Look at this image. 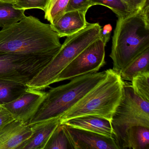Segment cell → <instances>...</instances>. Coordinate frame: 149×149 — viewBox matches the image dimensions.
I'll use <instances>...</instances> for the list:
<instances>
[{"mask_svg":"<svg viewBox=\"0 0 149 149\" xmlns=\"http://www.w3.org/2000/svg\"><path fill=\"white\" fill-rule=\"evenodd\" d=\"M60 38L50 24L26 16L0 31V53L47 54L59 50Z\"/></svg>","mask_w":149,"mask_h":149,"instance_id":"1","label":"cell"},{"mask_svg":"<svg viewBox=\"0 0 149 149\" xmlns=\"http://www.w3.org/2000/svg\"><path fill=\"white\" fill-rule=\"evenodd\" d=\"M149 1L137 12L117 21L110 57L112 69L119 73L149 48Z\"/></svg>","mask_w":149,"mask_h":149,"instance_id":"2","label":"cell"},{"mask_svg":"<svg viewBox=\"0 0 149 149\" xmlns=\"http://www.w3.org/2000/svg\"><path fill=\"white\" fill-rule=\"evenodd\" d=\"M124 81L119 72L106 70L105 77L59 117L61 123L78 117L93 116L111 122L122 99Z\"/></svg>","mask_w":149,"mask_h":149,"instance_id":"3","label":"cell"},{"mask_svg":"<svg viewBox=\"0 0 149 149\" xmlns=\"http://www.w3.org/2000/svg\"><path fill=\"white\" fill-rule=\"evenodd\" d=\"M106 70L74 77L67 84L51 88L46 95L29 125L55 118L74 105L101 81Z\"/></svg>","mask_w":149,"mask_h":149,"instance_id":"4","label":"cell"},{"mask_svg":"<svg viewBox=\"0 0 149 149\" xmlns=\"http://www.w3.org/2000/svg\"><path fill=\"white\" fill-rule=\"evenodd\" d=\"M102 27L99 23H88L77 33L67 36L51 61L27 85L30 88L42 90L55 83L63 69L83 50L100 38Z\"/></svg>","mask_w":149,"mask_h":149,"instance_id":"5","label":"cell"},{"mask_svg":"<svg viewBox=\"0 0 149 149\" xmlns=\"http://www.w3.org/2000/svg\"><path fill=\"white\" fill-rule=\"evenodd\" d=\"M111 123L119 149L122 148L130 127L142 125L149 128V102L137 95L130 84L124 82L123 97Z\"/></svg>","mask_w":149,"mask_h":149,"instance_id":"6","label":"cell"},{"mask_svg":"<svg viewBox=\"0 0 149 149\" xmlns=\"http://www.w3.org/2000/svg\"><path fill=\"white\" fill-rule=\"evenodd\" d=\"M58 51L41 55L0 53V78L27 85L51 61Z\"/></svg>","mask_w":149,"mask_h":149,"instance_id":"7","label":"cell"},{"mask_svg":"<svg viewBox=\"0 0 149 149\" xmlns=\"http://www.w3.org/2000/svg\"><path fill=\"white\" fill-rule=\"evenodd\" d=\"M105 44L97 39L83 50L61 72L55 83L89 73L97 72L104 66Z\"/></svg>","mask_w":149,"mask_h":149,"instance_id":"8","label":"cell"},{"mask_svg":"<svg viewBox=\"0 0 149 149\" xmlns=\"http://www.w3.org/2000/svg\"><path fill=\"white\" fill-rule=\"evenodd\" d=\"M61 124L73 149H119L113 138Z\"/></svg>","mask_w":149,"mask_h":149,"instance_id":"9","label":"cell"},{"mask_svg":"<svg viewBox=\"0 0 149 149\" xmlns=\"http://www.w3.org/2000/svg\"><path fill=\"white\" fill-rule=\"evenodd\" d=\"M42 90L28 89L19 97L13 102L3 105L15 120L29 125L46 95Z\"/></svg>","mask_w":149,"mask_h":149,"instance_id":"10","label":"cell"},{"mask_svg":"<svg viewBox=\"0 0 149 149\" xmlns=\"http://www.w3.org/2000/svg\"><path fill=\"white\" fill-rule=\"evenodd\" d=\"M60 124L59 118H55L29 125L32 134L18 149H44L50 136Z\"/></svg>","mask_w":149,"mask_h":149,"instance_id":"11","label":"cell"},{"mask_svg":"<svg viewBox=\"0 0 149 149\" xmlns=\"http://www.w3.org/2000/svg\"><path fill=\"white\" fill-rule=\"evenodd\" d=\"M86 12L79 10L66 12L50 24L60 38L67 37L84 29L87 26L88 22L86 21Z\"/></svg>","mask_w":149,"mask_h":149,"instance_id":"12","label":"cell"},{"mask_svg":"<svg viewBox=\"0 0 149 149\" xmlns=\"http://www.w3.org/2000/svg\"><path fill=\"white\" fill-rule=\"evenodd\" d=\"M31 134L30 125L14 120L0 130V149H18Z\"/></svg>","mask_w":149,"mask_h":149,"instance_id":"13","label":"cell"},{"mask_svg":"<svg viewBox=\"0 0 149 149\" xmlns=\"http://www.w3.org/2000/svg\"><path fill=\"white\" fill-rule=\"evenodd\" d=\"M61 124L95 132L115 139L116 135L112 128L111 122L100 117L93 116L78 117Z\"/></svg>","mask_w":149,"mask_h":149,"instance_id":"14","label":"cell"},{"mask_svg":"<svg viewBox=\"0 0 149 149\" xmlns=\"http://www.w3.org/2000/svg\"><path fill=\"white\" fill-rule=\"evenodd\" d=\"M149 149V128L142 125L130 127L121 149Z\"/></svg>","mask_w":149,"mask_h":149,"instance_id":"15","label":"cell"},{"mask_svg":"<svg viewBox=\"0 0 149 149\" xmlns=\"http://www.w3.org/2000/svg\"><path fill=\"white\" fill-rule=\"evenodd\" d=\"M29 87L13 80L0 78V105L9 103L22 95Z\"/></svg>","mask_w":149,"mask_h":149,"instance_id":"16","label":"cell"},{"mask_svg":"<svg viewBox=\"0 0 149 149\" xmlns=\"http://www.w3.org/2000/svg\"><path fill=\"white\" fill-rule=\"evenodd\" d=\"M149 71V48L134 58L120 74L123 80L131 81L132 78L139 73Z\"/></svg>","mask_w":149,"mask_h":149,"instance_id":"17","label":"cell"},{"mask_svg":"<svg viewBox=\"0 0 149 149\" xmlns=\"http://www.w3.org/2000/svg\"><path fill=\"white\" fill-rule=\"evenodd\" d=\"M25 11L15 8L13 3L0 0V27L3 28L19 21L26 17Z\"/></svg>","mask_w":149,"mask_h":149,"instance_id":"18","label":"cell"},{"mask_svg":"<svg viewBox=\"0 0 149 149\" xmlns=\"http://www.w3.org/2000/svg\"><path fill=\"white\" fill-rule=\"evenodd\" d=\"M44 149H73L62 124H59L54 131Z\"/></svg>","mask_w":149,"mask_h":149,"instance_id":"19","label":"cell"},{"mask_svg":"<svg viewBox=\"0 0 149 149\" xmlns=\"http://www.w3.org/2000/svg\"><path fill=\"white\" fill-rule=\"evenodd\" d=\"M92 1L94 6L100 5L109 8L116 15L118 18L121 19L135 13L122 0H92Z\"/></svg>","mask_w":149,"mask_h":149,"instance_id":"20","label":"cell"},{"mask_svg":"<svg viewBox=\"0 0 149 149\" xmlns=\"http://www.w3.org/2000/svg\"><path fill=\"white\" fill-rule=\"evenodd\" d=\"M131 82L135 93L143 100L149 102V71L138 74Z\"/></svg>","mask_w":149,"mask_h":149,"instance_id":"21","label":"cell"},{"mask_svg":"<svg viewBox=\"0 0 149 149\" xmlns=\"http://www.w3.org/2000/svg\"><path fill=\"white\" fill-rule=\"evenodd\" d=\"M70 0H49L45 13V19L52 24L65 13Z\"/></svg>","mask_w":149,"mask_h":149,"instance_id":"22","label":"cell"},{"mask_svg":"<svg viewBox=\"0 0 149 149\" xmlns=\"http://www.w3.org/2000/svg\"><path fill=\"white\" fill-rule=\"evenodd\" d=\"M49 0H16L14 7L19 9H40L45 11Z\"/></svg>","mask_w":149,"mask_h":149,"instance_id":"23","label":"cell"},{"mask_svg":"<svg viewBox=\"0 0 149 149\" xmlns=\"http://www.w3.org/2000/svg\"><path fill=\"white\" fill-rule=\"evenodd\" d=\"M94 6L92 0H70L65 13L75 10L87 13L89 8Z\"/></svg>","mask_w":149,"mask_h":149,"instance_id":"24","label":"cell"},{"mask_svg":"<svg viewBox=\"0 0 149 149\" xmlns=\"http://www.w3.org/2000/svg\"><path fill=\"white\" fill-rule=\"evenodd\" d=\"M14 120L10 112L3 105H0V130Z\"/></svg>","mask_w":149,"mask_h":149,"instance_id":"25","label":"cell"},{"mask_svg":"<svg viewBox=\"0 0 149 149\" xmlns=\"http://www.w3.org/2000/svg\"><path fill=\"white\" fill-rule=\"evenodd\" d=\"M134 12H137L142 8L148 0H122Z\"/></svg>","mask_w":149,"mask_h":149,"instance_id":"26","label":"cell"},{"mask_svg":"<svg viewBox=\"0 0 149 149\" xmlns=\"http://www.w3.org/2000/svg\"><path fill=\"white\" fill-rule=\"evenodd\" d=\"M111 31L112 27L110 24H107L104 26L103 29H102L100 33V38L102 40L105 46H106L107 42L110 39Z\"/></svg>","mask_w":149,"mask_h":149,"instance_id":"27","label":"cell"},{"mask_svg":"<svg viewBox=\"0 0 149 149\" xmlns=\"http://www.w3.org/2000/svg\"><path fill=\"white\" fill-rule=\"evenodd\" d=\"M1 1H4V2H8V3H13V4L16 0H1Z\"/></svg>","mask_w":149,"mask_h":149,"instance_id":"28","label":"cell"}]
</instances>
